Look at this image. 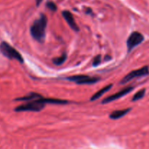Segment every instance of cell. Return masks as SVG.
<instances>
[{
  "label": "cell",
  "mask_w": 149,
  "mask_h": 149,
  "mask_svg": "<svg viewBox=\"0 0 149 149\" xmlns=\"http://www.w3.org/2000/svg\"><path fill=\"white\" fill-rule=\"evenodd\" d=\"M144 40L143 35L141 34L140 32L134 31L132 32L129 36L127 41V46L128 52H130L133 48L138 46L141 43H142Z\"/></svg>",
  "instance_id": "obj_5"
},
{
  "label": "cell",
  "mask_w": 149,
  "mask_h": 149,
  "mask_svg": "<svg viewBox=\"0 0 149 149\" xmlns=\"http://www.w3.org/2000/svg\"><path fill=\"white\" fill-rule=\"evenodd\" d=\"M63 16L65 18V20H66V22L68 23V24L69 25L70 27L71 28V29H73L75 31H79V28L78 25L76 23L75 20L74 18V16L71 14V13H70L69 11H67L65 10L62 13Z\"/></svg>",
  "instance_id": "obj_7"
},
{
  "label": "cell",
  "mask_w": 149,
  "mask_h": 149,
  "mask_svg": "<svg viewBox=\"0 0 149 149\" xmlns=\"http://www.w3.org/2000/svg\"><path fill=\"white\" fill-rule=\"evenodd\" d=\"M87 77H88L87 75H75V76H72V77H67L66 79L69 80V81H75L76 83H77L78 81L87 78Z\"/></svg>",
  "instance_id": "obj_14"
},
{
  "label": "cell",
  "mask_w": 149,
  "mask_h": 149,
  "mask_svg": "<svg viewBox=\"0 0 149 149\" xmlns=\"http://www.w3.org/2000/svg\"><path fill=\"white\" fill-rule=\"evenodd\" d=\"M41 100L44 103H50V104H58V105H63V104H68V101L65 100H61V99H55V98H42L41 97Z\"/></svg>",
  "instance_id": "obj_10"
},
{
  "label": "cell",
  "mask_w": 149,
  "mask_h": 149,
  "mask_svg": "<svg viewBox=\"0 0 149 149\" xmlns=\"http://www.w3.org/2000/svg\"><path fill=\"white\" fill-rule=\"evenodd\" d=\"M42 1H43V0H36V6H37V7H39V4H40L42 2Z\"/></svg>",
  "instance_id": "obj_18"
},
{
  "label": "cell",
  "mask_w": 149,
  "mask_h": 149,
  "mask_svg": "<svg viewBox=\"0 0 149 149\" xmlns=\"http://www.w3.org/2000/svg\"><path fill=\"white\" fill-rule=\"evenodd\" d=\"M47 24V18L44 14L33 23L30 28V33L33 39L38 42H43L46 35V28Z\"/></svg>",
  "instance_id": "obj_1"
},
{
  "label": "cell",
  "mask_w": 149,
  "mask_h": 149,
  "mask_svg": "<svg viewBox=\"0 0 149 149\" xmlns=\"http://www.w3.org/2000/svg\"><path fill=\"white\" fill-rule=\"evenodd\" d=\"M66 58H67L66 54L64 53V54H63L61 57L53 58V59H52V62H53V63L55 64V65H62L64 62H65V60H66Z\"/></svg>",
  "instance_id": "obj_13"
},
{
  "label": "cell",
  "mask_w": 149,
  "mask_h": 149,
  "mask_svg": "<svg viewBox=\"0 0 149 149\" xmlns=\"http://www.w3.org/2000/svg\"><path fill=\"white\" fill-rule=\"evenodd\" d=\"M112 85H113V84H109V85L106 86V87H103V88H102L101 90H99V91H97V93H95V94L93 95V96H92V97H91V98H90V100L93 101V100H97V99H98L99 97H101V96L103 95L104 94V93H107V92L109 91V90H110V89H111Z\"/></svg>",
  "instance_id": "obj_9"
},
{
  "label": "cell",
  "mask_w": 149,
  "mask_h": 149,
  "mask_svg": "<svg viewBox=\"0 0 149 149\" xmlns=\"http://www.w3.org/2000/svg\"><path fill=\"white\" fill-rule=\"evenodd\" d=\"M145 94H146V89H142V90H141L140 91H138V93H137L136 94L133 96L132 100V101L135 102V101H137V100H141V99H142L143 97H144Z\"/></svg>",
  "instance_id": "obj_15"
},
{
  "label": "cell",
  "mask_w": 149,
  "mask_h": 149,
  "mask_svg": "<svg viewBox=\"0 0 149 149\" xmlns=\"http://www.w3.org/2000/svg\"><path fill=\"white\" fill-rule=\"evenodd\" d=\"M40 97H42V95H40L39 94L34 93H31L28 95L22 97H19V98H16L15 100H17V101H29V100H33L35 98H40Z\"/></svg>",
  "instance_id": "obj_11"
},
{
  "label": "cell",
  "mask_w": 149,
  "mask_h": 149,
  "mask_svg": "<svg viewBox=\"0 0 149 149\" xmlns=\"http://www.w3.org/2000/svg\"><path fill=\"white\" fill-rule=\"evenodd\" d=\"M149 74V69L148 66H143V68H140V69L134 70V71L130 72L127 75L125 76L122 81H120L121 84H126V83L129 82L130 81L132 80L133 79L137 78V77H143V76L148 75Z\"/></svg>",
  "instance_id": "obj_4"
},
{
  "label": "cell",
  "mask_w": 149,
  "mask_h": 149,
  "mask_svg": "<svg viewBox=\"0 0 149 149\" xmlns=\"http://www.w3.org/2000/svg\"><path fill=\"white\" fill-rule=\"evenodd\" d=\"M131 111V109H123V110H117L114 111L112 112L110 114L109 117L111 119H114V120H116V119H119L120 118L123 117L125 115L127 114L130 111Z\"/></svg>",
  "instance_id": "obj_8"
},
{
  "label": "cell",
  "mask_w": 149,
  "mask_h": 149,
  "mask_svg": "<svg viewBox=\"0 0 149 149\" xmlns=\"http://www.w3.org/2000/svg\"><path fill=\"white\" fill-rule=\"evenodd\" d=\"M134 87H125V88H124L123 90H120V91L118 92V93H115V94L112 95H110L109 97H107L106 98H105L104 100L102 101V103H103V104H106V103H111V102L113 101V100H118V99L121 98V97H122L123 96L126 95L127 94L130 93L131 91H132Z\"/></svg>",
  "instance_id": "obj_6"
},
{
  "label": "cell",
  "mask_w": 149,
  "mask_h": 149,
  "mask_svg": "<svg viewBox=\"0 0 149 149\" xmlns=\"http://www.w3.org/2000/svg\"><path fill=\"white\" fill-rule=\"evenodd\" d=\"M45 103L41 100L40 98H38L37 100H33V101L29 102L25 104L20 105L17 106L15 109V111L22 112V111H40L45 108Z\"/></svg>",
  "instance_id": "obj_3"
},
{
  "label": "cell",
  "mask_w": 149,
  "mask_h": 149,
  "mask_svg": "<svg viewBox=\"0 0 149 149\" xmlns=\"http://www.w3.org/2000/svg\"><path fill=\"white\" fill-rule=\"evenodd\" d=\"M47 7L49 9L52 11H56L57 10V6L55 5V4H54L53 2H51V1H49L47 4Z\"/></svg>",
  "instance_id": "obj_17"
},
{
  "label": "cell",
  "mask_w": 149,
  "mask_h": 149,
  "mask_svg": "<svg viewBox=\"0 0 149 149\" xmlns=\"http://www.w3.org/2000/svg\"><path fill=\"white\" fill-rule=\"evenodd\" d=\"M0 52L4 57L10 60H17L20 63H23L24 62V60L20 52L6 42H1L0 43Z\"/></svg>",
  "instance_id": "obj_2"
},
{
  "label": "cell",
  "mask_w": 149,
  "mask_h": 149,
  "mask_svg": "<svg viewBox=\"0 0 149 149\" xmlns=\"http://www.w3.org/2000/svg\"><path fill=\"white\" fill-rule=\"evenodd\" d=\"M100 62H101V55H96L94 58H93V66H97L98 65H100Z\"/></svg>",
  "instance_id": "obj_16"
},
{
  "label": "cell",
  "mask_w": 149,
  "mask_h": 149,
  "mask_svg": "<svg viewBox=\"0 0 149 149\" xmlns=\"http://www.w3.org/2000/svg\"><path fill=\"white\" fill-rule=\"evenodd\" d=\"M99 81V78H97V77H87V78L81 80V81H78L77 84H95V83Z\"/></svg>",
  "instance_id": "obj_12"
}]
</instances>
